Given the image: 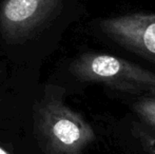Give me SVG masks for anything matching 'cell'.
<instances>
[{
	"mask_svg": "<svg viewBox=\"0 0 155 154\" xmlns=\"http://www.w3.org/2000/svg\"><path fill=\"white\" fill-rule=\"evenodd\" d=\"M35 128L45 149L53 154H78L94 138L84 118L56 99L39 106Z\"/></svg>",
	"mask_w": 155,
	"mask_h": 154,
	"instance_id": "6da1fadb",
	"label": "cell"
},
{
	"mask_svg": "<svg viewBox=\"0 0 155 154\" xmlns=\"http://www.w3.org/2000/svg\"><path fill=\"white\" fill-rule=\"evenodd\" d=\"M72 72L81 80L101 81L155 95V74L110 55L84 54L73 62Z\"/></svg>",
	"mask_w": 155,
	"mask_h": 154,
	"instance_id": "7a4b0ae2",
	"label": "cell"
},
{
	"mask_svg": "<svg viewBox=\"0 0 155 154\" xmlns=\"http://www.w3.org/2000/svg\"><path fill=\"white\" fill-rule=\"evenodd\" d=\"M62 0H4L0 6V31L6 40L25 39L59 8Z\"/></svg>",
	"mask_w": 155,
	"mask_h": 154,
	"instance_id": "3957f363",
	"label": "cell"
},
{
	"mask_svg": "<svg viewBox=\"0 0 155 154\" xmlns=\"http://www.w3.org/2000/svg\"><path fill=\"white\" fill-rule=\"evenodd\" d=\"M100 29L110 39L155 61V14H129L107 18Z\"/></svg>",
	"mask_w": 155,
	"mask_h": 154,
	"instance_id": "277c9868",
	"label": "cell"
},
{
	"mask_svg": "<svg viewBox=\"0 0 155 154\" xmlns=\"http://www.w3.org/2000/svg\"><path fill=\"white\" fill-rule=\"evenodd\" d=\"M134 110L140 126L149 129V133L155 135V97H143L134 103Z\"/></svg>",
	"mask_w": 155,
	"mask_h": 154,
	"instance_id": "5b68a950",
	"label": "cell"
},
{
	"mask_svg": "<svg viewBox=\"0 0 155 154\" xmlns=\"http://www.w3.org/2000/svg\"><path fill=\"white\" fill-rule=\"evenodd\" d=\"M0 154H10L8 152V151H5L4 149H2L1 147H0Z\"/></svg>",
	"mask_w": 155,
	"mask_h": 154,
	"instance_id": "8992f818",
	"label": "cell"
}]
</instances>
